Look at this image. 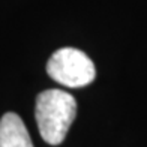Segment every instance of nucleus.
<instances>
[{
	"label": "nucleus",
	"instance_id": "f03ea898",
	"mask_svg": "<svg viewBox=\"0 0 147 147\" xmlns=\"http://www.w3.org/2000/svg\"><path fill=\"white\" fill-rule=\"evenodd\" d=\"M47 72L54 81L66 87H84L96 77L95 65L86 53L77 48H60L47 63Z\"/></svg>",
	"mask_w": 147,
	"mask_h": 147
},
{
	"label": "nucleus",
	"instance_id": "f257e3e1",
	"mask_svg": "<svg viewBox=\"0 0 147 147\" xmlns=\"http://www.w3.org/2000/svg\"><path fill=\"white\" fill-rule=\"evenodd\" d=\"M77 114V101L71 93L50 89L41 92L36 98V122L39 134L51 146L65 140Z\"/></svg>",
	"mask_w": 147,
	"mask_h": 147
},
{
	"label": "nucleus",
	"instance_id": "7ed1b4c3",
	"mask_svg": "<svg viewBox=\"0 0 147 147\" xmlns=\"http://www.w3.org/2000/svg\"><path fill=\"white\" fill-rule=\"evenodd\" d=\"M0 147H33L27 128L15 113H6L0 119Z\"/></svg>",
	"mask_w": 147,
	"mask_h": 147
}]
</instances>
